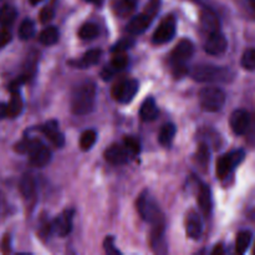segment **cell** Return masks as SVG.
Returning <instances> with one entry per match:
<instances>
[{
  "label": "cell",
  "mask_w": 255,
  "mask_h": 255,
  "mask_svg": "<svg viewBox=\"0 0 255 255\" xmlns=\"http://www.w3.org/2000/svg\"><path fill=\"white\" fill-rule=\"evenodd\" d=\"M125 1H126L127 4H128L129 6L132 7V9H134V7H136L137 1H138V0H125Z\"/></svg>",
  "instance_id": "obj_44"
},
{
  "label": "cell",
  "mask_w": 255,
  "mask_h": 255,
  "mask_svg": "<svg viewBox=\"0 0 255 255\" xmlns=\"http://www.w3.org/2000/svg\"><path fill=\"white\" fill-rule=\"evenodd\" d=\"M137 211L144 221L151 224L166 221L157 202L154 201V198L148 192L142 193L139 198L137 199Z\"/></svg>",
  "instance_id": "obj_4"
},
{
  "label": "cell",
  "mask_w": 255,
  "mask_h": 255,
  "mask_svg": "<svg viewBox=\"0 0 255 255\" xmlns=\"http://www.w3.org/2000/svg\"><path fill=\"white\" fill-rule=\"evenodd\" d=\"M57 40H59V31H57L56 27L54 26L46 27V29L42 30L39 35V41L41 42L42 45H46V46L56 44Z\"/></svg>",
  "instance_id": "obj_25"
},
{
  "label": "cell",
  "mask_w": 255,
  "mask_h": 255,
  "mask_svg": "<svg viewBox=\"0 0 255 255\" xmlns=\"http://www.w3.org/2000/svg\"><path fill=\"white\" fill-rule=\"evenodd\" d=\"M1 207H2V194L0 192V211H1Z\"/></svg>",
  "instance_id": "obj_46"
},
{
  "label": "cell",
  "mask_w": 255,
  "mask_h": 255,
  "mask_svg": "<svg viewBox=\"0 0 255 255\" xmlns=\"http://www.w3.org/2000/svg\"><path fill=\"white\" fill-rule=\"evenodd\" d=\"M19 189L21 196L24 197V199L31 201L35 197V194H36V182H35L34 177L30 173L24 174L21 177V179H20Z\"/></svg>",
  "instance_id": "obj_19"
},
{
  "label": "cell",
  "mask_w": 255,
  "mask_h": 255,
  "mask_svg": "<svg viewBox=\"0 0 255 255\" xmlns=\"http://www.w3.org/2000/svg\"><path fill=\"white\" fill-rule=\"evenodd\" d=\"M176 136V126L173 124H166L162 126L158 134V141L162 146H169Z\"/></svg>",
  "instance_id": "obj_24"
},
{
  "label": "cell",
  "mask_w": 255,
  "mask_h": 255,
  "mask_svg": "<svg viewBox=\"0 0 255 255\" xmlns=\"http://www.w3.org/2000/svg\"><path fill=\"white\" fill-rule=\"evenodd\" d=\"M105 158L112 164H125L131 161L132 158H134V156L129 151L128 147L125 144V142H122L120 144H112L110 148H107L105 152Z\"/></svg>",
  "instance_id": "obj_9"
},
{
  "label": "cell",
  "mask_w": 255,
  "mask_h": 255,
  "mask_svg": "<svg viewBox=\"0 0 255 255\" xmlns=\"http://www.w3.org/2000/svg\"><path fill=\"white\" fill-rule=\"evenodd\" d=\"M35 34V24L32 20L25 19L19 26V37L21 40H29Z\"/></svg>",
  "instance_id": "obj_29"
},
{
  "label": "cell",
  "mask_w": 255,
  "mask_h": 255,
  "mask_svg": "<svg viewBox=\"0 0 255 255\" xmlns=\"http://www.w3.org/2000/svg\"><path fill=\"white\" fill-rule=\"evenodd\" d=\"M158 10H159V0H149V2L147 4L144 11H146L148 15H151L152 17H154L157 12H158Z\"/></svg>",
  "instance_id": "obj_38"
},
{
  "label": "cell",
  "mask_w": 255,
  "mask_h": 255,
  "mask_svg": "<svg viewBox=\"0 0 255 255\" xmlns=\"http://www.w3.org/2000/svg\"><path fill=\"white\" fill-rule=\"evenodd\" d=\"M17 11L15 7L10 6V5L0 7V25H2L4 27L10 26L15 21Z\"/></svg>",
  "instance_id": "obj_26"
},
{
  "label": "cell",
  "mask_w": 255,
  "mask_h": 255,
  "mask_svg": "<svg viewBox=\"0 0 255 255\" xmlns=\"http://www.w3.org/2000/svg\"><path fill=\"white\" fill-rule=\"evenodd\" d=\"M97 34H99V29H97L96 25L92 24V22L84 24L81 26V29L79 30V37L81 40H85V41L95 39V37L97 36Z\"/></svg>",
  "instance_id": "obj_30"
},
{
  "label": "cell",
  "mask_w": 255,
  "mask_h": 255,
  "mask_svg": "<svg viewBox=\"0 0 255 255\" xmlns=\"http://www.w3.org/2000/svg\"><path fill=\"white\" fill-rule=\"evenodd\" d=\"M10 41H11V32L5 29V27L0 30V49L6 46Z\"/></svg>",
  "instance_id": "obj_39"
},
{
  "label": "cell",
  "mask_w": 255,
  "mask_h": 255,
  "mask_svg": "<svg viewBox=\"0 0 255 255\" xmlns=\"http://www.w3.org/2000/svg\"><path fill=\"white\" fill-rule=\"evenodd\" d=\"M209 158H211V154H209V148L207 144L202 143L199 146L198 152H197V161L201 164L202 167H207L209 163Z\"/></svg>",
  "instance_id": "obj_32"
},
{
  "label": "cell",
  "mask_w": 255,
  "mask_h": 255,
  "mask_svg": "<svg viewBox=\"0 0 255 255\" xmlns=\"http://www.w3.org/2000/svg\"><path fill=\"white\" fill-rule=\"evenodd\" d=\"M242 66L249 71H254L255 70V49H248L244 51L243 56H242Z\"/></svg>",
  "instance_id": "obj_31"
},
{
  "label": "cell",
  "mask_w": 255,
  "mask_h": 255,
  "mask_svg": "<svg viewBox=\"0 0 255 255\" xmlns=\"http://www.w3.org/2000/svg\"><path fill=\"white\" fill-rule=\"evenodd\" d=\"M15 151L17 153L29 154L30 163L34 167H45L51 161V152L36 138H25L15 144Z\"/></svg>",
  "instance_id": "obj_2"
},
{
  "label": "cell",
  "mask_w": 255,
  "mask_h": 255,
  "mask_svg": "<svg viewBox=\"0 0 255 255\" xmlns=\"http://www.w3.org/2000/svg\"><path fill=\"white\" fill-rule=\"evenodd\" d=\"M101 55H102V51L99 49H92L90 50V51L85 52V55L82 56L81 60H79V61L76 62H72V64L75 65L76 67H90L92 66V65H96L97 62L100 61V59H101Z\"/></svg>",
  "instance_id": "obj_23"
},
{
  "label": "cell",
  "mask_w": 255,
  "mask_h": 255,
  "mask_svg": "<svg viewBox=\"0 0 255 255\" xmlns=\"http://www.w3.org/2000/svg\"><path fill=\"white\" fill-rule=\"evenodd\" d=\"M199 104L208 112H217L226 104V92L216 86H207L199 91Z\"/></svg>",
  "instance_id": "obj_5"
},
{
  "label": "cell",
  "mask_w": 255,
  "mask_h": 255,
  "mask_svg": "<svg viewBox=\"0 0 255 255\" xmlns=\"http://www.w3.org/2000/svg\"><path fill=\"white\" fill-rule=\"evenodd\" d=\"M249 4H251L252 7H254L255 9V0H249Z\"/></svg>",
  "instance_id": "obj_47"
},
{
  "label": "cell",
  "mask_w": 255,
  "mask_h": 255,
  "mask_svg": "<svg viewBox=\"0 0 255 255\" xmlns=\"http://www.w3.org/2000/svg\"><path fill=\"white\" fill-rule=\"evenodd\" d=\"M127 66V57L124 54H116V56L111 60L110 64H107L104 69L101 70V77L104 80H110L117 74L122 71Z\"/></svg>",
  "instance_id": "obj_15"
},
{
  "label": "cell",
  "mask_w": 255,
  "mask_h": 255,
  "mask_svg": "<svg viewBox=\"0 0 255 255\" xmlns=\"http://www.w3.org/2000/svg\"><path fill=\"white\" fill-rule=\"evenodd\" d=\"M40 131L52 142L56 147H62L65 144V137L59 131V124L55 120L47 121L44 126H41Z\"/></svg>",
  "instance_id": "obj_17"
},
{
  "label": "cell",
  "mask_w": 255,
  "mask_h": 255,
  "mask_svg": "<svg viewBox=\"0 0 255 255\" xmlns=\"http://www.w3.org/2000/svg\"><path fill=\"white\" fill-rule=\"evenodd\" d=\"M139 116L143 121H153L158 116V109H157V105L154 99L149 97L146 101L142 104L141 109H139Z\"/></svg>",
  "instance_id": "obj_22"
},
{
  "label": "cell",
  "mask_w": 255,
  "mask_h": 255,
  "mask_svg": "<svg viewBox=\"0 0 255 255\" xmlns=\"http://www.w3.org/2000/svg\"><path fill=\"white\" fill-rule=\"evenodd\" d=\"M176 34V19L173 16L164 17L153 34V42L156 45L167 44Z\"/></svg>",
  "instance_id": "obj_8"
},
{
  "label": "cell",
  "mask_w": 255,
  "mask_h": 255,
  "mask_svg": "<svg viewBox=\"0 0 255 255\" xmlns=\"http://www.w3.org/2000/svg\"><path fill=\"white\" fill-rule=\"evenodd\" d=\"M229 124H231L232 129L236 134H246L247 132L251 128L252 119L251 115L246 110H236V111L232 114L231 120H229Z\"/></svg>",
  "instance_id": "obj_12"
},
{
  "label": "cell",
  "mask_w": 255,
  "mask_h": 255,
  "mask_svg": "<svg viewBox=\"0 0 255 255\" xmlns=\"http://www.w3.org/2000/svg\"><path fill=\"white\" fill-rule=\"evenodd\" d=\"M246 158V152L243 149H236L217 161V177L221 179L228 177Z\"/></svg>",
  "instance_id": "obj_6"
},
{
  "label": "cell",
  "mask_w": 255,
  "mask_h": 255,
  "mask_svg": "<svg viewBox=\"0 0 255 255\" xmlns=\"http://www.w3.org/2000/svg\"><path fill=\"white\" fill-rule=\"evenodd\" d=\"M201 25L207 32H213L221 30V22L216 12L211 9H202L201 11Z\"/></svg>",
  "instance_id": "obj_18"
},
{
  "label": "cell",
  "mask_w": 255,
  "mask_h": 255,
  "mask_svg": "<svg viewBox=\"0 0 255 255\" xmlns=\"http://www.w3.org/2000/svg\"><path fill=\"white\" fill-rule=\"evenodd\" d=\"M198 203L199 207H201L202 212L206 214L207 217L212 213V193L211 189L207 184L202 183L201 187H199L198 191Z\"/></svg>",
  "instance_id": "obj_21"
},
{
  "label": "cell",
  "mask_w": 255,
  "mask_h": 255,
  "mask_svg": "<svg viewBox=\"0 0 255 255\" xmlns=\"http://www.w3.org/2000/svg\"><path fill=\"white\" fill-rule=\"evenodd\" d=\"M22 106H24V102H22L19 90L16 87L11 89V97H10V101L7 104V117L15 119V117L19 116L22 111Z\"/></svg>",
  "instance_id": "obj_20"
},
{
  "label": "cell",
  "mask_w": 255,
  "mask_h": 255,
  "mask_svg": "<svg viewBox=\"0 0 255 255\" xmlns=\"http://www.w3.org/2000/svg\"><path fill=\"white\" fill-rule=\"evenodd\" d=\"M104 249H105V252H106V254H109V255H111V254L121 255V252H120L119 249L115 248V238H114V237H107V238L105 239Z\"/></svg>",
  "instance_id": "obj_34"
},
{
  "label": "cell",
  "mask_w": 255,
  "mask_h": 255,
  "mask_svg": "<svg viewBox=\"0 0 255 255\" xmlns=\"http://www.w3.org/2000/svg\"><path fill=\"white\" fill-rule=\"evenodd\" d=\"M192 79L198 82H228L233 80V71L228 67L214 65H196L191 70Z\"/></svg>",
  "instance_id": "obj_3"
},
{
  "label": "cell",
  "mask_w": 255,
  "mask_h": 255,
  "mask_svg": "<svg viewBox=\"0 0 255 255\" xmlns=\"http://www.w3.org/2000/svg\"><path fill=\"white\" fill-rule=\"evenodd\" d=\"M227 46H228V42H227L226 36H224V34L221 30H218V31L209 32L208 37L206 40V44H204V50L209 55L216 56V55L223 54L227 50Z\"/></svg>",
  "instance_id": "obj_11"
},
{
  "label": "cell",
  "mask_w": 255,
  "mask_h": 255,
  "mask_svg": "<svg viewBox=\"0 0 255 255\" xmlns=\"http://www.w3.org/2000/svg\"><path fill=\"white\" fill-rule=\"evenodd\" d=\"M252 232L249 231H242L239 232L238 236H237V242H236V249L237 253L244 254L248 251L249 246L252 243Z\"/></svg>",
  "instance_id": "obj_27"
},
{
  "label": "cell",
  "mask_w": 255,
  "mask_h": 255,
  "mask_svg": "<svg viewBox=\"0 0 255 255\" xmlns=\"http://www.w3.org/2000/svg\"><path fill=\"white\" fill-rule=\"evenodd\" d=\"M154 17H152L151 15L147 14L146 11L141 12L137 16L132 17L131 21L127 25V31L132 35H139L142 32H144L147 30V27L149 26V24L152 22Z\"/></svg>",
  "instance_id": "obj_16"
},
{
  "label": "cell",
  "mask_w": 255,
  "mask_h": 255,
  "mask_svg": "<svg viewBox=\"0 0 255 255\" xmlns=\"http://www.w3.org/2000/svg\"><path fill=\"white\" fill-rule=\"evenodd\" d=\"M138 91V82L136 80H122L112 87V97L121 104H128L133 100Z\"/></svg>",
  "instance_id": "obj_7"
},
{
  "label": "cell",
  "mask_w": 255,
  "mask_h": 255,
  "mask_svg": "<svg viewBox=\"0 0 255 255\" xmlns=\"http://www.w3.org/2000/svg\"><path fill=\"white\" fill-rule=\"evenodd\" d=\"M124 142H125V144L128 147L129 151L133 153L134 157L139 153V151H141V147H139V142L137 141L136 138H133V137H126V138L124 139Z\"/></svg>",
  "instance_id": "obj_35"
},
{
  "label": "cell",
  "mask_w": 255,
  "mask_h": 255,
  "mask_svg": "<svg viewBox=\"0 0 255 255\" xmlns=\"http://www.w3.org/2000/svg\"><path fill=\"white\" fill-rule=\"evenodd\" d=\"M202 232H203V223H202V218L196 211H191L187 214L186 218V233L191 239L201 238Z\"/></svg>",
  "instance_id": "obj_14"
},
{
  "label": "cell",
  "mask_w": 255,
  "mask_h": 255,
  "mask_svg": "<svg viewBox=\"0 0 255 255\" xmlns=\"http://www.w3.org/2000/svg\"><path fill=\"white\" fill-rule=\"evenodd\" d=\"M7 117V105L0 102V120H4Z\"/></svg>",
  "instance_id": "obj_41"
},
{
  "label": "cell",
  "mask_w": 255,
  "mask_h": 255,
  "mask_svg": "<svg viewBox=\"0 0 255 255\" xmlns=\"http://www.w3.org/2000/svg\"><path fill=\"white\" fill-rule=\"evenodd\" d=\"M96 102V84L86 81L79 85L72 92L71 110L77 116H84L94 110Z\"/></svg>",
  "instance_id": "obj_1"
},
{
  "label": "cell",
  "mask_w": 255,
  "mask_h": 255,
  "mask_svg": "<svg viewBox=\"0 0 255 255\" xmlns=\"http://www.w3.org/2000/svg\"><path fill=\"white\" fill-rule=\"evenodd\" d=\"M194 52V46L191 40L182 39L176 45L171 52V65L172 66H179V65H186L192 57Z\"/></svg>",
  "instance_id": "obj_10"
},
{
  "label": "cell",
  "mask_w": 255,
  "mask_h": 255,
  "mask_svg": "<svg viewBox=\"0 0 255 255\" xmlns=\"http://www.w3.org/2000/svg\"><path fill=\"white\" fill-rule=\"evenodd\" d=\"M212 254H224V249H223V247L221 246V244H219V246H216V248L213 249V251H212Z\"/></svg>",
  "instance_id": "obj_42"
},
{
  "label": "cell",
  "mask_w": 255,
  "mask_h": 255,
  "mask_svg": "<svg viewBox=\"0 0 255 255\" xmlns=\"http://www.w3.org/2000/svg\"><path fill=\"white\" fill-rule=\"evenodd\" d=\"M115 10H116V12L119 15H122V16H125V15L129 14V12L132 11V7L129 6L128 4H127L125 0H121V1H116L115 2Z\"/></svg>",
  "instance_id": "obj_37"
},
{
  "label": "cell",
  "mask_w": 255,
  "mask_h": 255,
  "mask_svg": "<svg viewBox=\"0 0 255 255\" xmlns=\"http://www.w3.org/2000/svg\"><path fill=\"white\" fill-rule=\"evenodd\" d=\"M134 44V41L132 39H122L121 41L117 42L114 47H112V52L114 54H122L126 50H128L129 47H132V45Z\"/></svg>",
  "instance_id": "obj_33"
},
{
  "label": "cell",
  "mask_w": 255,
  "mask_h": 255,
  "mask_svg": "<svg viewBox=\"0 0 255 255\" xmlns=\"http://www.w3.org/2000/svg\"><path fill=\"white\" fill-rule=\"evenodd\" d=\"M54 15L55 11L51 6L44 7V9L40 11V21H41L42 24H47V22H50L54 19Z\"/></svg>",
  "instance_id": "obj_36"
},
{
  "label": "cell",
  "mask_w": 255,
  "mask_h": 255,
  "mask_svg": "<svg viewBox=\"0 0 255 255\" xmlns=\"http://www.w3.org/2000/svg\"><path fill=\"white\" fill-rule=\"evenodd\" d=\"M40 1H42V0H30V4H31V5H36V4H39Z\"/></svg>",
  "instance_id": "obj_45"
},
{
  "label": "cell",
  "mask_w": 255,
  "mask_h": 255,
  "mask_svg": "<svg viewBox=\"0 0 255 255\" xmlns=\"http://www.w3.org/2000/svg\"><path fill=\"white\" fill-rule=\"evenodd\" d=\"M97 139V133L94 129H87L80 137V148L82 151H89L92 148V146L95 144Z\"/></svg>",
  "instance_id": "obj_28"
},
{
  "label": "cell",
  "mask_w": 255,
  "mask_h": 255,
  "mask_svg": "<svg viewBox=\"0 0 255 255\" xmlns=\"http://www.w3.org/2000/svg\"><path fill=\"white\" fill-rule=\"evenodd\" d=\"M85 1H87V2H90V4H94V5H97V6H100V5H102L104 0H85Z\"/></svg>",
  "instance_id": "obj_43"
},
{
  "label": "cell",
  "mask_w": 255,
  "mask_h": 255,
  "mask_svg": "<svg viewBox=\"0 0 255 255\" xmlns=\"http://www.w3.org/2000/svg\"><path fill=\"white\" fill-rule=\"evenodd\" d=\"M253 253L255 254V247H254V251H253Z\"/></svg>",
  "instance_id": "obj_48"
},
{
  "label": "cell",
  "mask_w": 255,
  "mask_h": 255,
  "mask_svg": "<svg viewBox=\"0 0 255 255\" xmlns=\"http://www.w3.org/2000/svg\"><path fill=\"white\" fill-rule=\"evenodd\" d=\"M75 212L72 209L62 212L59 217H56L52 224V231L60 237H66L72 231V221H74Z\"/></svg>",
  "instance_id": "obj_13"
},
{
  "label": "cell",
  "mask_w": 255,
  "mask_h": 255,
  "mask_svg": "<svg viewBox=\"0 0 255 255\" xmlns=\"http://www.w3.org/2000/svg\"><path fill=\"white\" fill-rule=\"evenodd\" d=\"M1 252L2 253H9L10 252V237L9 236H6L4 239H2Z\"/></svg>",
  "instance_id": "obj_40"
}]
</instances>
